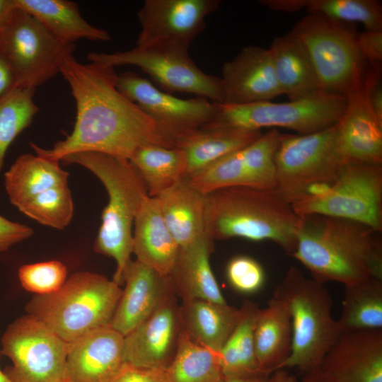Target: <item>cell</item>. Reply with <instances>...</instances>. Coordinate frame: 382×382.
I'll use <instances>...</instances> for the list:
<instances>
[{"mask_svg":"<svg viewBox=\"0 0 382 382\" xmlns=\"http://www.w3.org/2000/svg\"><path fill=\"white\" fill-rule=\"evenodd\" d=\"M219 4V0H146L137 13L141 31L136 46L189 48Z\"/></svg>","mask_w":382,"mask_h":382,"instance_id":"cell-14","label":"cell"},{"mask_svg":"<svg viewBox=\"0 0 382 382\" xmlns=\"http://www.w3.org/2000/svg\"><path fill=\"white\" fill-rule=\"evenodd\" d=\"M122 291L120 286L103 275L80 271L66 279L58 291L35 295L25 311L68 343L110 325Z\"/></svg>","mask_w":382,"mask_h":382,"instance_id":"cell-5","label":"cell"},{"mask_svg":"<svg viewBox=\"0 0 382 382\" xmlns=\"http://www.w3.org/2000/svg\"><path fill=\"white\" fill-rule=\"evenodd\" d=\"M90 62L108 66H135L152 78L162 88L192 93L212 102L224 103L220 78L207 74L190 57L188 48L154 45L135 47L113 53L90 52Z\"/></svg>","mask_w":382,"mask_h":382,"instance_id":"cell-11","label":"cell"},{"mask_svg":"<svg viewBox=\"0 0 382 382\" xmlns=\"http://www.w3.org/2000/svg\"><path fill=\"white\" fill-rule=\"evenodd\" d=\"M302 382H335L322 374L316 368L305 372Z\"/></svg>","mask_w":382,"mask_h":382,"instance_id":"cell-46","label":"cell"},{"mask_svg":"<svg viewBox=\"0 0 382 382\" xmlns=\"http://www.w3.org/2000/svg\"><path fill=\"white\" fill-rule=\"evenodd\" d=\"M69 175L59 161L25 154L4 173V185L11 203L18 207L46 190L67 185Z\"/></svg>","mask_w":382,"mask_h":382,"instance_id":"cell-30","label":"cell"},{"mask_svg":"<svg viewBox=\"0 0 382 382\" xmlns=\"http://www.w3.org/2000/svg\"><path fill=\"white\" fill-rule=\"evenodd\" d=\"M17 87L14 72L0 50V100Z\"/></svg>","mask_w":382,"mask_h":382,"instance_id":"cell-43","label":"cell"},{"mask_svg":"<svg viewBox=\"0 0 382 382\" xmlns=\"http://www.w3.org/2000/svg\"><path fill=\"white\" fill-rule=\"evenodd\" d=\"M1 353L12 365L4 372L11 382H63L67 342L33 316H22L8 325Z\"/></svg>","mask_w":382,"mask_h":382,"instance_id":"cell-13","label":"cell"},{"mask_svg":"<svg viewBox=\"0 0 382 382\" xmlns=\"http://www.w3.org/2000/svg\"><path fill=\"white\" fill-rule=\"evenodd\" d=\"M0 50L14 72L17 87L35 89L60 73L76 45L58 39L17 7L0 29Z\"/></svg>","mask_w":382,"mask_h":382,"instance_id":"cell-10","label":"cell"},{"mask_svg":"<svg viewBox=\"0 0 382 382\" xmlns=\"http://www.w3.org/2000/svg\"><path fill=\"white\" fill-rule=\"evenodd\" d=\"M35 92V88L16 87L0 100V173L10 145L39 111Z\"/></svg>","mask_w":382,"mask_h":382,"instance_id":"cell-36","label":"cell"},{"mask_svg":"<svg viewBox=\"0 0 382 382\" xmlns=\"http://www.w3.org/2000/svg\"><path fill=\"white\" fill-rule=\"evenodd\" d=\"M260 4L276 11L305 9L337 21L359 23L367 30H382V6L376 0H262Z\"/></svg>","mask_w":382,"mask_h":382,"instance_id":"cell-31","label":"cell"},{"mask_svg":"<svg viewBox=\"0 0 382 382\" xmlns=\"http://www.w3.org/2000/svg\"><path fill=\"white\" fill-rule=\"evenodd\" d=\"M226 274L231 287L243 294L259 291L265 280L262 265L256 260L246 255L231 258L227 263Z\"/></svg>","mask_w":382,"mask_h":382,"instance_id":"cell-39","label":"cell"},{"mask_svg":"<svg viewBox=\"0 0 382 382\" xmlns=\"http://www.w3.org/2000/svg\"><path fill=\"white\" fill-rule=\"evenodd\" d=\"M356 42L363 59L371 66L382 61V30H365L357 33Z\"/></svg>","mask_w":382,"mask_h":382,"instance_id":"cell-40","label":"cell"},{"mask_svg":"<svg viewBox=\"0 0 382 382\" xmlns=\"http://www.w3.org/2000/svg\"><path fill=\"white\" fill-rule=\"evenodd\" d=\"M132 253L137 260L163 276H170L180 247L162 216L156 197L146 196L135 216Z\"/></svg>","mask_w":382,"mask_h":382,"instance_id":"cell-22","label":"cell"},{"mask_svg":"<svg viewBox=\"0 0 382 382\" xmlns=\"http://www.w3.org/2000/svg\"><path fill=\"white\" fill-rule=\"evenodd\" d=\"M346 98L345 109L336 124L337 146L344 163L381 165L382 123L370 108L364 78Z\"/></svg>","mask_w":382,"mask_h":382,"instance_id":"cell-18","label":"cell"},{"mask_svg":"<svg viewBox=\"0 0 382 382\" xmlns=\"http://www.w3.org/2000/svg\"><path fill=\"white\" fill-rule=\"evenodd\" d=\"M346 104L345 96L323 90L284 103L272 100L245 104L216 103L214 114L200 129L260 131L264 127H281L294 130L298 134H306L335 125Z\"/></svg>","mask_w":382,"mask_h":382,"instance_id":"cell-7","label":"cell"},{"mask_svg":"<svg viewBox=\"0 0 382 382\" xmlns=\"http://www.w3.org/2000/svg\"><path fill=\"white\" fill-rule=\"evenodd\" d=\"M63 382H71V381H69L67 379H64Z\"/></svg>","mask_w":382,"mask_h":382,"instance_id":"cell-49","label":"cell"},{"mask_svg":"<svg viewBox=\"0 0 382 382\" xmlns=\"http://www.w3.org/2000/svg\"><path fill=\"white\" fill-rule=\"evenodd\" d=\"M301 216L291 255L323 283L344 286L371 278L382 279V243L371 227L321 214Z\"/></svg>","mask_w":382,"mask_h":382,"instance_id":"cell-2","label":"cell"},{"mask_svg":"<svg viewBox=\"0 0 382 382\" xmlns=\"http://www.w3.org/2000/svg\"><path fill=\"white\" fill-rule=\"evenodd\" d=\"M255 357L266 376L282 369L291 352L292 330L289 312L278 299H271L259 309L254 326Z\"/></svg>","mask_w":382,"mask_h":382,"instance_id":"cell-25","label":"cell"},{"mask_svg":"<svg viewBox=\"0 0 382 382\" xmlns=\"http://www.w3.org/2000/svg\"><path fill=\"white\" fill-rule=\"evenodd\" d=\"M240 309V320L219 352L224 378H268L261 371L255 352L253 331L260 308L255 303L244 301Z\"/></svg>","mask_w":382,"mask_h":382,"instance_id":"cell-32","label":"cell"},{"mask_svg":"<svg viewBox=\"0 0 382 382\" xmlns=\"http://www.w3.org/2000/svg\"><path fill=\"white\" fill-rule=\"evenodd\" d=\"M268 378H233L226 379L225 382H267Z\"/></svg>","mask_w":382,"mask_h":382,"instance_id":"cell-47","label":"cell"},{"mask_svg":"<svg viewBox=\"0 0 382 382\" xmlns=\"http://www.w3.org/2000/svg\"><path fill=\"white\" fill-rule=\"evenodd\" d=\"M1 354V350H0ZM0 382H11L8 378L6 376L5 373L2 371L0 369Z\"/></svg>","mask_w":382,"mask_h":382,"instance_id":"cell-48","label":"cell"},{"mask_svg":"<svg viewBox=\"0 0 382 382\" xmlns=\"http://www.w3.org/2000/svg\"><path fill=\"white\" fill-rule=\"evenodd\" d=\"M129 161L138 172L148 195L151 197L187 178L186 155L176 147L145 146L136 151Z\"/></svg>","mask_w":382,"mask_h":382,"instance_id":"cell-33","label":"cell"},{"mask_svg":"<svg viewBox=\"0 0 382 382\" xmlns=\"http://www.w3.org/2000/svg\"><path fill=\"white\" fill-rule=\"evenodd\" d=\"M212 241L205 233L190 245L180 248L170 277L173 289L183 301L202 299L226 303L209 262Z\"/></svg>","mask_w":382,"mask_h":382,"instance_id":"cell-23","label":"cell"},{"mask_svg":"<svg viewBox=\"0 0 382 382\" xmlns=\"http://www.w3.org/2000/svg\"><path fill=\"white\" fill-rule=\"evenodd\" d=\"M116 86L125 96L170 132L173 139L185 130L201 128L216 110L214 102L199 97L177 98L132 71L117 75Z\"/></svg>","mask_w":382,"mask_h":382,"instance_id":"cell-15","label":"cell"},{"mask_svg":"<svg viewBox=\"0 0 382 382\" xmlns=\"http://www.w3.org/2000/svg\"><path fill=\"white\" fill-rule=\"evenodd\" d=\"M16 8L15 0H0V29L6 23Z\"/></svg>","mask_w":382,"mask_h":382,"instance_id":"cell-44","label":"cell"},{"mask_svg":"<svg viewBox=\"0 0 382 382\" xmlns=\"http://www.w3.org/2000/svg\"><path fill=\"white\" fill-rule=\"evenodd\" d=\"M62 161L89 170L108 192V203L102 212L93 250L115 260L116 270L112 281L121 286L132 262V227L137 212L148 196L146 187L127 159L98 152H80Z\"/></svg>","mask_w":382,"mask_h":382,"instance_id":"cell-4","label":"cell"},{"mask_svg":"<svg viewBox=\"0 0 382 382\" xmlns=\"http://www.w3.org/2000/svg\"><path fill=\"white\" fill-rule=\"evenodd\" d=\"M155 197L180 248L190 245L207 233L206 194L194 187L187 178Z\"/></svg>","mask_w":382,"mask_h":382,"instance_id":"cell-24","label":"cell"},{"mask_svg":"<svg viewBox=\"0 0 382 382\" xmlns=\"http://www.w3.org/2000/svg\"><path fill=\"white\" fill-rule=\"evenodd\" d=\"M336 124L306 134H282L274 155V190L289 203L301 199L311 185L333 183L346 166Z\"/></svg>","mask_w":382,"mask_h":382,"instance_id":"cell-9","label":"cell"},{"mask_svg":"<svg viewBox=\"0 0 382 382\" xmlns=\"http://www.w3.org/2000/svg\"><path fill=\"white\" fill-rule=\"evenodd\" d=\"M60 74L75 100V123L71 133L50 149L31 143L37 155L60 161L76 153L98 152L129 160L145 146L175 147L171 134L117 88L113 66L82 64L72 55L62 64Z\"/></svg>","mask_w":382,"mask_h":382,"instance_id":"cell-1","label":"cell"},{"mask_svg":"<svg viewBox=\"0 0 382 382\" xmlns=\"http://www.w3.org/2000/svg\"><path fill=\"white\" fill-rule=\"evenodd\" d=\"M267 382H298V381L285 369H280L270 374Z\"/></svg>","mask_w":382,"mask_h":382,"instance_id":"cell-45","label":"cell"},{"mask_svg":"<svg viewBox=\"0 0 382 382\" xmlns=\"http://www.w3.org/2000/svg\"><path fill=\"white\" fill-rule=\"evenodd\" d=\"M260 131L240 129L185 130L175 137V147L187 157V178L257 139Z\"/></svg>","mask_w":382,"mask_h":382,"instance_id":"cell-26","label":"cell"},{"mask_svg":"<svg viewBox=\"0 0 382 382\" xmlns=\"http://www.w3.org/2000/svg\"><path fill=\"white\" fill-rule=\"evenodd\" d=\"M341 332L382 330V279L371 278L344 286Z\"/></svg>","mask_w":382,"mask_h":382,"instance_id":"cell-34","label":"cell"},{"mask_svg":"<svg viewBox=\"0 0 382 382\" xmlns=\"http://www.w3.org/2000/svg\"><path fill=\"white\" fill-rule=\"evenodd\" d=\"M168 382H225L219 352L195 341L182 328L175 354L166 367Z\"/></svg>","mask_w":382,"mask_h":382,"instance_id":"cell-35","label":"cell"},{"mask_svg":"<svg viewBox=\"0 0 382 382\" xmlns=\"http://www.w3.org/2000/svg\"><path fill=\"white\" fill-rule=\"evenodd\" d=\"M241 309L226 303L194 299L180 307L182 328L199 344L219 352L236 328Z\"/></svg>","mask_w":382,"mask_h":382,"instance_id":"cell-28","label":"cell"},{"mask_svg":"<svg viewBox=\"0 0 382 382\" xmlns=\"http://www.w3.org/2000/svg\"><path fill=\"white\" fill-rule=\"evenodd\" d=\"M124 284L110 326L125 337L174 289L170 276H163L138 260L131 262Z\"/></svg>","mask_w":382,"mask_h":382,"instance_id":"cell-21","label":"cell"},{"mask_svg":"<svg viewBox=\"0 0 382 382\" xmlns=\"http://www.w3.org/2000/svg\"><path fill=\"white\" fill-rule=\"evenodd\" d=\"M299 215L321 214L355 221L382 230L381 165H347L338 178L316 196L294 202Z\"/></svg>","mask_w":382,"mask_h":382,"instance_id":"cell-12","label":"cell"},{"mask_svg":"<svg viewBox=\"0 0 382 382\" xmlns=\"http://www.w3.org/2000/svg\"><path fill=\"white\" fill-rule=\"evenodd\" d=\"M33 234V230L30 226L11 221L0 215V253L7 251Z\"/></svg>","mask_w":382,"mask_h":382,"instance_id":"cell-42","label":"cell"},{"mask_svg":"<svg viewBox=\"0 0 382 382\" xmlns=\"http://www.w3.org/2000/svg\"><path fill=\"white\" fill-rule=\"evenodd\" d=\"M224 103L269 101L282 94L276 79L269 48L248 46L221 70Z\"/></svg>","mask_w":382,"mask_h":382,"instance_id":"cell-19","label":"cell"},{"mask_svg":"<svg viewBox=\"0 0 382 382\" xmlns=\"http://www.w3.org/2000/svg\"><path fill=\"white\" fill-rule=\"evenodd\" d=\"M274 297L286 305L291 322V352L282 369L296 368L305 373L318 368L342 333L332 314L328 289L291 266L277 285Z\"/></svg>","mask_w":382,"mask_h":382,"instance_id":"cell-6","label":"cell"},{"mask_svg":"<svg viewBox=\"0 0 382 382\" xmlns=\"http://www.w3.org/2000/svg\"><path fill=\"white\" fill-rule=\"evenodd\" d=\"M166 369L144 368L125 363L110 382H168Z\"/></svg>","mask_w":382,"mask_h":382,"instance_id":"cell-41","label":"cell"},{"mask_svg":"<svg viewBox=\"0 0 382 382\" xmlns=\"http://www.w3.org/2000/svg\"><path fill=\"white\" fill-rule=\"evenodd\" d=\"M300 220L274 189L237 186L206 194V233L213 240L270 241L291 256Z\"/></svg>","mask_w":382,"mask_h":382,"instance_id":"cell-3","label":"cell"},{"mask_svg":"<svg viewBox=\"0 0 382 382\" xmlns=\"http://www.w3.org/2000/svg\"><path fill=\"white\" fill-rule=\"evenodd\" d=\"M66 277V265L54 260L23 265L18 270L21 286L35 295H47L58 291Z\"/></svg>","mask_w":382,"mask_h":382,"instance_id":"cell-38","label":"cell"},{"mask_svg":"<svg viewBox=\"0 0 382 382\" xmlns=\"http://www.w3.org/2000/svg\"><path fill=\"white\" fill-rule=\"evenodd\" d=\"M17 208L40 224L60 230L69 224L74 215V203L68 185L46 190Z\"/></svg>","mask_w":382,"mask_h":382,"instance_id":"cell-37","label":"cell"},{"mask_svg":"<svg viewBox=\"0 0 382 382\" xmlns=\"http://www.w3.org/2000/svg\"><path fill=\"white\" fill-rule=\"evenodd\" d=\"M18 8L35 18L58 39L74 43L80 39L108 41L109 33L88 23L76 3L68 0H15Z\"/></svg>","mask_w":382,"mask_h":382,"instance_id":"cell-29","label":"cell"},{"mask_svg":"<svg viewBox=\"0 0 382 382\" xmlns=\"http://www.w3.org/2000/svg\"><path fill=\"white\" fill-rule=\"evenodd\" d=\"M352 24L308 13L290 31L306 48L321 90L345 97L363 81L366 71Z\"/></svg>","mask_w":382,"mask_h":382,"instance_id":"cell-8","label":"cell"},{"mask_svg":"<svg viewBox=\"0 0 382 382\" xmlns=\"http://www.w3.org/2000/svg\"><path fill=\"white\" fill-rule=\"evenodd\" d=\"M269 50L279 88L289 100L303 98L321 90L306 48L291 32L275 37Z\"/></svg>","mask_w":382,"mask_h":382,"instance_id":"cell-27","label":"cell"},{"mask_svg":"<svg viewBox=\"0 0 382 382\" xmlns=\"http://www.w3.org/2000/svg\"><path fill=\"white\" fill-rule=\"evenodd\" d=\"M181 330L180 307L172 292L125 337V363L144 368H166L175 354Z\"/></svg>","mask_w":382,"mask_h":382,"instance_id":"cell-16","label":"cell"},{"mask_svg":"<svg viewBox=\"0 0 382 382\" xmlns=\"http://www.w3.org/2000/svg\"><path fill=\"white\" fill-rule=\"evenodd\" d=\"M124 338L110 325L68 342L65 379L110 382L125 364Z\"/></svg>","mask_w":382,"mask_h":382,"instance_id":"cell-20","label":"cell"},{"mask_svg":"<svg viewBox=\"0 0 382 382\" xmlns=\"http://www.w3.org/2000/svg\"><path fill=\"white\" fill-rule=\"evenodd\" d=\"M317 369L335 382H382V330L342 332Z\"/></svg>","mask_w":382,"mask_h":382,"instance_id":"cell-17","label":"cell"}]
</instances>
